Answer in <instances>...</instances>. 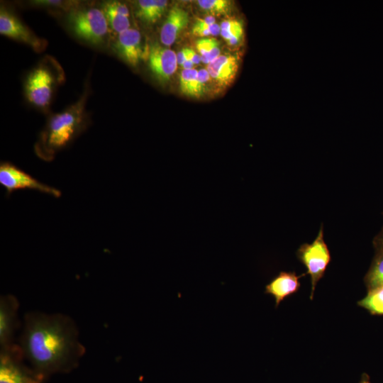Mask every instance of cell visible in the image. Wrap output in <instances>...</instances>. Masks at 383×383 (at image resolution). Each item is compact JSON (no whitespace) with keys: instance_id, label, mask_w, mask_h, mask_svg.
<instances>
[{"instance_id":"obj_1","label":"cell","mask_w":383,"mask_h":383,"mask_svg":"<svg viewBox=\"0 0 383 383\" xmlns=\"http://www.w3.org/2000/svg\"><path fill=\"white\" fill-rule=\"evenodd\" d=\"M18 345L42 379L52 373L70 370L85 352L76 323L61 313L27 312Z\"/></svg>"},{"instance_id":"obj_2","label":"cell","mask_w":383,"mask_h":383,"mask_svg":"<svg viewBox=\"0 0 383 383\" xmlns=\"http://www.w3.org/2000/svg\"><path fill=\"white\" fill-rule=\"evenodd\" d=\"M84 106L85 98L82 97L50 118L35 145V152L40 159L52 160L84 131L87 126Z\"/></svg>"},{"instance_id":"obj_3","label":"cell","mask_w":383,"mask_h":383,"mask_svg":"<svg viewBox=\"0 0 383 383\" xmlns=\"http://www.w3.org/2000/svg\"><path fill=\"white\" fill-rule=\"evenodd\" d=\"M69 24L79 38L94 45L102 43L108 33V22L102 10L97 8L72 11Z\"/></svg>"},{"instance_id":"obj_4","label":"cell","mask_w":383,"mask_h":383,"mask_svg":"<svg viewBox=\"0 0 383 383\" xmlns=\"http://www.w3.org/2000/svg\"><path fill=\"white\" fill-rule=\"evenodd\" d=\"M299 260L306 268V274H309L311 284L310 299H313L314 291L318 281L323 277L331 261V254L324 240L323 227L311 243L302 244L296 251Z\"/></svg>"},{"instance_id":"obj_5","label":"cell","mask_w":383,"mask_h":383,"mask_svg":"<svg viewBox=\"0 0 383 383\" xmlns=\"http://www.w3.org/2000/svg\"><path fill=\"white\" fill-rule=\"evenodd\" d=\"M18 344L0 349V383H40L43 380L26 367Z\"/></svg>"},{"instance_id":"obj_6","label":"cell","mask_w":383,"mask_h":383,"mask_svg":"<svg viewBox=\"0 0 383 383\" xmlns=\"http://www.w3.org/2000/svg\"><path fill=\"white\" fill-rule=\"evenodd\" d=\"M0 184L6 189V196L19 189H33L59 198L60 190L48 186L33 177L30 174L9 162H1L0 165Z\"/></svg>"},{"instance_id":"obj_7","label":"cell","mask_w":383,"mask_h":383,"mask_svg":"<svg viewBox=\"0 0 383 383\" xmlns=\"http://www.w3.org/2000/svg\"><path fill=\"white\" fill-rule=\"evenodd\" d=\"M55 77L48 68L40 66L34 69L28 76L26 95L33 104L45 107L49 105L54 88Z\"/></svg>"},{"instance_id":"obj_8","label":"cell","mask_w":383,"mask_h":383,"mask_svg":"<svg viewBox=\"0 0 383 383\" xmlns=\"http://www.w3.org/2000/svg\"><path fill=\"white\" fill-rule=\"evenodd\" d=\"M19 304L12 294H4L0 297V349L16 344L14 335L18 328V311Z\"/></svg>"},{"instance_id":"obj_9","label":"cell","mask_w":383,"mask_h":383,"mask_svg":"<svg viewBox=\"0 0 383 383\" xmlns=\"http://www.w3.org/2000/svg\"><path fill=\"white\" fill-rule=\"evenodd\" d=\"M177 54L157 43L149 48L148 65L155 77L161 83L170 80L177 67Z\"/></svg>"},{"instance_id":"obj_10","label":"cell","mask_w":383,"mask_h":383,"mask_svg":"<svg viewBox=\"0 0 383 383\" xmlns=\"http://www.w3.org/2000/svg\"><path fill=\"white\" fill-rule=\"evenodd\" d=\"M0 33L28 44L36 50L43 48V41L4 7L0 11Z\"/></svg>"},{"instance_id":"obj_11","label":"cell","mask_w":383,"mask_h":383,"mask_svg":"<svg viewBox=\"0 0 383 383\" xmlns=\"http://www.w3.org/2000/svg\"><path fill=\"white\" fill-rule=\"evenodd\" d=\"M114 49L121 57L131 66H136L143 56L141 35L133 28L118 33Z\"/></svg>"},{"instance_id":"obj_12","label":"cell","mask_w":383,"mask_h":383,"mask_svg":"<svg viewBox=\"0 0 383 383\" xmlns=\"http://www.w3.org/2000/svg\"><path fill=\"white\" fill-rule=\"evenodd\" d=\"M305 274L297 275L295 272L282 271L266 285L265 293L274 297L275 306L278 307L287 297L299 291L301 287L299 279Z\"/></svg>"},{"instance_id":"obj_13","label":"cell","mask_w":383,"mask_h":383,"mask_svg":"<svg viewBox=\"0 0 383 383\" xmlns=\"http://www.w3.org/2000/svg\"><path fill=\"white\" fill-rule=\"evenodd\" d=\"M239 66L237 56L230 54L221 55L211 61L207 70L216 82L222 86L231 84L235 77Z\"/></svg>"},{"instance_id":"obj_14","label":"cell","mask_w":383,"mask_h":383,"mask_svg":"<svg viewBox=\"0 0 383 383\" xmlns=\"http://www.w3.org/2000/svg\"><path fill=\"white\" fill-rule=\"evenodd\" d=\"M188 22L189 15L185 10L177 6L172 7L160 30L161 43L166 46L172 45Z\"/></svg>"},{"instance_id":"obj_15","label":"cell","mask_w":383,"mask_h":383,"mask_svg":"<svg viewBox=\"0 0 383 383\" xmlns=\"http://www.w3.org/2000/svg\"><path fill=\"white\" fill-rule=\"evenodd\" d=\"M102 11L114 31L121 33L130 28L129 11L125 4L118 1L106 2Z\"/></svg>"},{"instance_id":"obj_16","label":"cell","mask_w":383,"mask_h":383,"mask_svg":"<svg viewBox=\"0 0 383 383\" xmlns=\"http://www.w3.org/2000/svg\"><path fill=\"white\" fill-rule=\"evenodd\" d=\"M167 5L165 0H140L138 1L137 15L145 22L154 23L165 12Z\"/></svg>"},{"instance_id":"obj_17","label":"cell","mask_w":383,"mask_h":383,"mask_svg":"<svg viewBox=\"0 0 383 383\" xmlns=\"http://www.w3.org/2000/svg\"><path fill=\"white\" fill-rule=\"evenodd\" d=\"M364 282L367 290L383 287V251H376Z\"/></svg>"},{"instance_id":"obj_18","label":"cell","mask_w":383,"mask_h":383,"mask_svg":"<svg viewBox=\"0 0 383 383\" xmlns=\"http://www.w3.org/2000/svg\"><path fill=\"white\" fill-rule=\"evenodd\" d=\"M357 305L373 315H383V287L367 290V295Z\"/></svg>"},{"instance_id":"obj_19","label":"cell","mask_w":383,"mask_h":383,"mask_svg":"<svg viewBox=\"0 0 383 383\" xmlns=\"http://www.w3.org/2000/svg\"><path fill=\"white\" fill-rule=\"evenodd\" d=\"M179 84L180 90L184 94L195 97L201 95L198 82V70H184L180 76Z\"/></svg>"},{"instance_id":"obj_20","label":"cell","mask_w":383,"mask_h":383,"mask_svg":"<svg viewBox=\"0 0 383 383\" xmlns=\"http://www.w3.org/2000/svg\"><path fill=\"white\" fill-rule=\"evenodd\" d=\"M220 26L221 36L231 45H237L243 37V26L238 20L223 21Z\"/></svg>"},{"instance_id":"obj_21","label":"cell","mask_w":383,"mask_h":383,"mask_svg":"<svg viewBox=\"0 0 383 383\" xmlns=\"http://www.w3.org/2000/svg\"><path fill=\"white\" fill-rule=\"evenodd\" d=\"M199 6L213 13H223L228 9L229 1L226 0H199Z\"/></svg>"},{"instance_id":"obj_22","label":"cell","mask_w":383,"mask_h":383,"mask_svg":"<svg viewBox=\"0 0 383 383\" xmlns=\"http://www.w3.org/2000/svg\"><path fill=\"white\" fill-rule=\"evenodd\" d=\"M196 48L200 54L201 61L205 64H209L210 46L209 38H202L196 42Z\"/></svg>"},{"instance_id":"obj_23","label":"cell","mask_w":383,"mask_h":383,"mask_svg":"<svg viewBox=\"0 0 383 383\" xmlns=\"http://www.w3.org/2000/svg\"><path fill=\"white\" fill-rule=\"evenodd\" d=\"M192 33L194 35L201 37L216 35L221 33V26L218 24L214 23L209 27L192 29Z\"/></svg>"},{"instance_id":"obj_24","label":"cell","mask_w":383,"mask_h":383,"mask_svg":"<svg viewBox=\"0 0 383 383\" xmlns=\"http://www.w3.org/2000/svg\"><path fill=\"white\" fill-rule=\"evenodd\" d=\"M210 78L211 77L207 69H201L198 71V82L201 94L204 93L206 88V84Z\"/></svg>"},{"instance_id":"obj_25","label":"cell","mask_w":383,"mask_h":383,"mask_svg":"<svg viewBox=\"0 0 383 383\" xmlns=\"http://www.w3.org/2000/svg\"><path fill=\"white\" fill-rule=\"evenodd\" d=\"M210 46V62L221 55V50L218 45V42L215 38H209Z\"/></svg>"},{"instance_id":"obj_26","label":"cell","mask_w":383,"mask_h":383,"mask_svg":"<svg viewBox=\"0 0 383 383\" xmlns=\"http://www.w3.org/2000/svg\"><path fill=\"white\" fill-rule=\"evenodd\" d=\"M216 23L215 18L213 16H208L205 18H199L193 26L192 29H199L205 27H209Z\"/></svg>"},{"instance_id":"obj_27","label":"cell","mask_w":383,"mask_h":383,"mask_svg":"<svg viewBox=\"0 0 383 383\" xmlns=\"http://www.w3.org/2000/svg\"><path fill=\"white\" fill-rule=\"evenodd\" d=\"M373 244L376 251H383V228L379 233L374 237Z\"/></svg>"},{"instance_id":"obj_28","label":"cell","mask_w":383,"mask_h":383,"mask_svg":"<svg viewBox=\"0 0 383 383\" xmlns=\"http://www.w3.org/2000/svg\"><path fill=\"white\" fill-rule=\"evenodd\" d=\"M187 59V48H184L177 53V64L183 65Z\"/></svg>"},{"instance_id":"obj_29","label":"cell","mask_w":383,"mask_h":383,"mask_svg":"<svg viewBox=\"0 0 383 383\" xmlns=\"http://www.w3.org/2000/svg\"><path fill=\"white\" fill-rule=\"evenodd\" d=\"M194 64L192 62L190 55L189 52V48H187V59L184 62L182 67L184 70H192L193 69Z\"/></svg>"},{"instance_id":"obj_30","label":"cell","mask_w":383,"mask_h":383,"mask_svg":"<svg viewBox=\"0 0 383 383\" xmlns=\"http://www.w3.org/2000/svg\"><path fill=\"white\" fill-rule=\"evenodd\" d=\"M189 52L190 57H191V60H192V62L194 65L199 64L200 62L201 61L200 55L199 54H197L194 50H193L192 49H189Z\"/></svg>"},{"instance_id":"obj_31","label":"cell","mask_w":383,"mask_h":383,"mask_svg":"<svg viewBox=\"0 0 383 383\" xmlns=\"http://www.w3.org/2000/svg\"><path fill=\"white\" fill-rule=\"evenodd\" d=\"M359 383H371L369 375L366 373H363Z\"/></svg>"}]
</instances>
